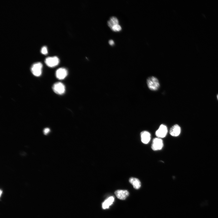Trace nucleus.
Returning a JSON list of instances; mask_svg holds the SVG:
<instances>
[{
  "label": "nucleus",
  "instance_id": "f257e3e1",
  "mask_svg": "<svg viewBox=\"0 0 218 218\" xmlns=\"http://www.w3.org/2000/svg\"><path fill=\"white\" fill-rule=\"evenodd\" d=\"M147 82L148 88L152 91H156L160 87V84L158 79L155 77L151 76L147 79Z\"/></svg>",
  "mask_w": 218,
  "mask_h": 218
},
{
  "label": "nucleus",
  "instance_id": "f03ea898",
  "mask_svg": "<svg viewBox=\"0 0 218 218\" xmlns=\"http://www.w3.org/2000/svg\"><path fill=\"white\" fill-rule=\"evenodd\" d=\"M42 64L40 62H37L33 64L31 68V71L32 74L35 76H40L42 72Z\"/></svg>",
  "mask_w": 218,
  "mask_h": 218
},
{
  "label": "nucleus",
  "instance_id": "7ed1b4c3",
  "mask_svg": "<svg viewBox=\"0 0 218 218\" xmlns=\"http://www.w3.org/2000/svg\"><path fill=\"white\" fill-rule=\"evenodd\" d=\"M45 62L48 66L53 67L58 64L59 60L58 58L56 56L48 57L46 58Z\"/></svg>",
  "mask_w": 218,
  "mask_h": 218
},
{
  "label": "nucleus",
  "instance_id": "20e7f679",
  "mask_svg": "<svg viewBox=\"0 0 218 218\" xmlns=\"http://www.w3.org/2000/svg\"><path fill=\"white\" fill-rule=\"evenodd\" d=\"M54 91L58 94H62L65 91V87L64 85L61 82H57L54 83L52 87Z\"/></svg>",
  "mask_w": 218,
  "mask_h": 218
},
{
  "label": "nucleus",
  "instance_id": "39448f33",
  "mask_svg": "<svg viewBox=\"0 0 218 218\" xmlns=\"http://www.w3.org/2000/svg\"><path fill=\"white\" fill-rule=\"evenodd\" d=\"M163 140L160 138H155L153 140L151 148L154 150H160L163 148Z\"/></svg>",
  "mask_w": 218,
  "mask_h": 218
},
{
  "label": "nucleus",
  "instance_id": "423d86ee",
  "mask_svg": "<svg viewBox=\"0 0 218 218\" xmlns=\"http://www.w3.org/2000/svg\"><path fill=\"white\" fill-rule=\"evenodd\" d=\"M167 126L163 124H161L155 132V135L157 137L162 138L166 136L167 133Z\"/></svg>",
  "mask_w": 218,
  "mask_h": 218
},
{
  "label": "nucleus",
  "instance_id": "0eeeda50",
  "mask_svg": "<svg viewBox=\"0 0 218 218\" xmlns=\"http://www.w3.org/2000/svg\"><path fill=\"white\" fill-rule=\"evenodd\" d=\"M68 71L66 69L61 68L58 69L56 71V78L59 80L64 79L67 75Z\"/></svg>",
  "mask_w": 218,
  "mask_h": 218
},
{
  "label": "nucleus",
  "instance_id": "6e6552de",
  "mask_svg": "<svg viewBox=\"0 0 218 218\" xmlns=\"http://www.w3.org/2000/svg\"><path fill=\"white\" fill-rule=\"evenodd\" d=\"M114 193L117 197L121 200H125L129 195L128 191L126 190H117Z\"/></svg>",
  "mask_w": 218,
  "mask_h": 218
},
{
  "label": "nucleus",
  "instance_id": "1a4fd4ad",
  "mask_svg": "<svg viewBox=\"0 0 218 218\" xmlns=\"http://www.w3.org/2000/svg\"><path fill=\"white\" fill-rule=\"evenodd\" d=\"M141 140L142 142L144 144H147L150 141L151 135L150 133L147 131H143L140 133Z\"/></svg>",
  "mask_w": 218,
  "mask_h": 218
},
{
  "label": "nucleus",
  "instance_id": "9d476101",
  "mask_svg": "<svg viewBox=\"0 0 218 218\" xmlns=\"http://www.w3.org/2000/svg\"><path fill=\"white\" fill-rule=\"evenodd\" d=\"M181 128L178 124H176L172 127L170 130V134L172 136L177 137L180 134Z\"/></svg>",
  "mask_w": 218,
  "mask_h": 218
},
{
  "label": "nucleus",
  "instance_id": "9b49d317",
  "mask_svg": "<svg viewBox=\"0 0 218 218\" xmlns=\"http://www.w3.org/2000/svg\"><path fill=\"white\" fill-rule=\"evenodd\" d=\"M129 182L133 185L134 188L136 189H139L141 187V182L137 178L130 177L129 179Z\"/></svg>",
  "mask_w": 218,
  "mask_h": 218
},
{
  "label": "nucleus",
  "instance_id": "f8f14e48",
  "mask_svg": "<svg viewBox=\"0 0 218 218\" xmlns=\"http://www.w3.org/2000/svg\"><path fill=\"white\" fill-rule=\"evenodd\" d=\"M114 198L113 196H111L107 198L102 203V208L105 209L109 208V206L111 205L114 201Z\"/></svg>",
  "mask_w": 218,
  "mask_h": 218
},
{
  "label": "nucleus",
  "instance_id": "ddd939ff",
  "mask_svg": "<svg viewBox=\"0 0 218 218\" xmlns=\"http://www.w3.org/2000/svg\"><path fill=\"white\" fill-rule=\"evenodd\" d=\"M107 24L108 26L111 29L114 25L118 24V21L116 17L112 16L107 21Z\"/></svg>",
  "mask_w": 218,
  "mask_h": 218
},
{
  "label": "nucleus",
  "instance_id": "4468645a",
  "mask_svg": "<svg viewBox=\"0 0 218 218\" xmlns=\"http://www.w3.org/2000/svg\"><path fill=\"white\" fill-rule=\"evenodd\" d=\"M121 27L119 24L114 25L111 29L114 31H119L121 30Z\"/></svg>",
  "mask_w": 218,
  "mask_h": 218
},
{
  "label": "nucleus",
  "instance_id": "2eb2a0df",
  "mask_svg": "<svg viewBox=\"0 0 218 218\" xmlns=\"http://www.w3.org/2000/svg\"><path fill=\"white\" fill-rule=\"evenodd\" d=\"M41 52L44 54H47L48 51L47 48L46 46H43L41 49Z\"/></svg>",
  "mask_w": 218,
  "mask_h": 218
},
{
  "label": "nucleus",
  "instance_id": "dca6fc26",
  "mask_svg": "<svg viewBox=\"0 0 218 218\" xmlns=\"http://www.w3.org/2000/svg\"><path fill=\"white\" fill-rule=\"evenodd\" d=\"M50 131V129L48 128H46L43 130L44 134L45 135L48 134Z\"/></svg>",
  "mask_w": 218,
  "mask_h": 218
},
{
  "label": "nucleus",
  "instance_id": "f3484780",
  "mask_svg": "<svg viewBox=\"0 0 218 218\" xmlns=\"http://www.w3.org/2000/svg\"><path fill=\"white\" fill-rule=\"evenodd\" d=\"M109 44L111 45H113L114 44V41L112 40H110L109 41Z\"/></svg>",
  "mask_w": 218,
  "mask_h": 218
},
{
  "label": "nucleus",
  "instance_id": "a211bd4d",
  "mask_svg": "<svg viewBox=\"0 0 218 218\" xmlns=\"http://www.w3.org/2000/svg\"><path fill=\"white\" fill-rule=\"evenodd\" d=\"M2 191L1 190H0V197H1V194H2Z\"/></svg>",
  "mask_w": 218,
  "mask_h": 218
},
{
  "label": "nucleus",
  "instance_id": "6ab92c4d",
  "mask_svg": "<svg viewBox=\"0 0 218 218\" xmlns=\"http://www.w3.org/2000/svg\"><path fill=\"white\" fill-rule=\"evenodd\" d=\"M217 99H218V94H217Z\"/></svg>",
  "mask_w": 218,
  "mask_h": 218
}]
</instances>
